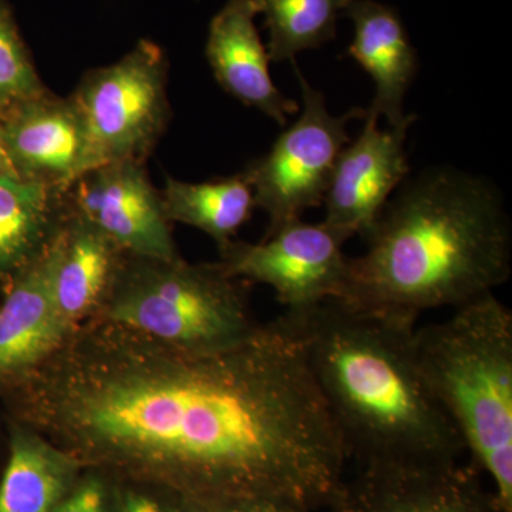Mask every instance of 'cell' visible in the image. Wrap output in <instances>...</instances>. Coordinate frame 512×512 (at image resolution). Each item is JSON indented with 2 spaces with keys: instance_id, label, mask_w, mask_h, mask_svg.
<instances>
[{
  "instance_id": "24",
  "label": "cell",
  "mask_w": 512,
  "mask_h": 512,
  "mask_svg": "<svg viewBox=\"0 0 512 512\" xmlns=\"http://www.w3.org/2000/svg\"><path fill=\"white\" fill-rule=\"evenodd\" d=\"M187 510V508H185ZM187 512H313L308 505L289 498L262 497L231 501L214 507L192 508Z\"/></svg>"
},
{
  "instance_id": "16",
  "label": "cell",
  "mask_w": 512,
  "mask_h": 512,
  "mask_svg": "<svg viewBox=\"0 0 512 512\" xmlns=\"http://www.w3.org/2000/svg\"><path fill=\"white\" fill-rule=\"evenodd\" d=\"M53 241V301L60 322L73 333L84 316L106 301L124 252L67 204Z\"/></svg>"
},
{
  "instance_id": "12",
  "label": "cell",
  "mask_w": 512,
  "mask_h": 512,
  "mask_svg": "<svg viewBox=\"0 0 512 512\" xmlns=\"http://www.w3.org/2000/svg\"><path fill=\"white\" fill-rule=\"evenodd\" d=\"M53 238L15 276L0 306V387L22 383L72 335L60 322L53 301Z\"/></svg>"
},
{
  "instance_id": "6",
  "label": "cell",
  "mask_w": 512,
  "mask_h": 512,
  "mask_svg": "<svg viewBox=\"0 0 512 512\" xmlns=\"http://www.w3.org/2000/svg\"><path fill=\"white\" fill-rule=\"evenodd\" d=\"M167 83V56L146 39L116 63L86 73L70 96L83 124V174L146 161L170 123Z\"/></svg>"
},
{
  "instance_id": "25",
  "label": "cell",
  "mask_w": 512,
  "mask_h": 512,
  "mask_svg": "<svg viewBox=\"0 0 512 512\" xmlns=\"http://www.w3.org/2000/svg\"><path fill=\"white\" fill-rule=\"evenodd\" d=\"M0 175H18L16 174L15 167H13L2 123H0Z\"/></svg>"
},
{
  "instance_id": "2",
  "label": "cell",
  "mask_w": 512,
  "mask_h": 512,
  "mask_svg": "<svg viewBox=\"0 0 512 512\" xmlns=\"http://www.w3.org/2000/svg\"><path fill=\"white\" fill-rule=\"evenodd\" d=\"M349 258L339 301L416 320L494 293L511 275V224L493 184L451 167L404 180Z\"/></svg>"
},
{
  "instance_id": "13",
  "label": "cell",
  "mask_w": 512,
  "mask_h": 512,
  "mask_svg": "<svg viewBox=\"0 0 512 512\" xmlns=\"http://www.w3.org/2000/svg\"><path fill=\"white\" fill-rule=\"evenodd\" d=\"M0 123L19 177L63 192L82 177L83 124L70 97L60 99L47 90Z\"/></svg>"
},
{
  "instance_id": "8",
  "label": "cell",
  "mask_w": 512,
  "mask_h": 512,
  "mask_svg": "<svg viewBox=\"0 0 512 512\" xmlns=\"http://www.w3.org/2000/svg\"><path fill=\"white\" fill-rule=\"evenodd\" d=\"M342 241L323 222L301 220L262 239L259 244L229 241L220 264L228 275L271 286L286 311L339 299L348 276Z\"/></svg>"
},
{
  "instance_id": "23",
  "label": "cell",
  "mask_w": 512,
  "mask_h": 512,
  "mask_svg": "<svg viewBox=\"0 0 512 512\" xmlns=\"http://www.w3.org/2000/svg\"><path fill=\"white\" fill-rule=\"evenodd\" d=\"M143 487V485H141ZM126 487L116 490L114 512H187L183 504L171 495L146 487Z\"/></svg>"
},
{
  "instance_id": "3",
  "label": "cell",
  "mask_w": 512,
  "mask_h": 512,
  "mask_svg": "<svg viewBox=\"0 0 512 512\" xmlns=\"http://www.w3.org/2000/svg\"><path fill=\"white\" fill-rule=\"evenodd\" d=\"M279 318L302 346L348 458L362 466L426 464L466 453L421 372L416 320L339 299Z\"/></svg>"
},
{
  "instance_id": "9",
  "label": "cell",
  "mask_w": 512,
  "mask_h": 512,
  "mask_svg": "<svg viewBox=\"0 0 512 512\" xmlns=\"http://www.w3.org/2000/svg\"><path fill=\"white\" fill-rule=\"evenodd\" d=\"M66 204L124 254L164 262L180 258L161 191L151 183L144 163L123 161L94 168L69 188Z\"/></svg>"
},
{
  "instance_id": "1",
  "label": "cell",
  "mask_w": 512,
  "mask_h": 512,
  "mask_svg": "<svg viewBox=\"0 0 512 512\" xmlns=\"http://www.w3.org/2000/svg\"><path fill=\"white\" fill-rule=\"evenodd\" d=\"M19 384L32 429L83 468L188 510L279 497L315 511L345 481V446L281 318L208 352L104 319Z\"/></svg>"
},
{
  "instance_id": "21",
  "label": "cell",
  "mask_w": 512,
  "mask_h": 512,
  "mask_svg": "<svg viewBox=\"0 0 512 512\" xmlns=\"http://www.w3.org/2000/svg\"><path fill=\"white\" fill-rule=\"evenodd\" d=\"M46 92L15 23L0 3V121Z\"/></svg>"
},
{
  "instance_id": "19",
  "label": "cell",
  "mask_w": 512,
  "mask_h": 512,
  "mask_svg": "<svg viewBox=\"0 0 512 512\" xmlns=\"http://www.w3.org/2000/svg\"><path fill=\"white\" fill-rule=\"evenodd\" d=\"M161 200L168 221L201 229L220 247L232 241L256 207L254 191L244 173L207 183L168 177Z\"/></svg>"
},
{
  "instance_id": "17",
  "label": "cell",
  "mask_w": 512,
  "mask_h": 512,
  "mask_svg": "<svg viewBox=\"0 0 512 512\" xmlns=\"http://www.w3.org/2000/svg\"><path fill=\"white\" fill-rule=\"evenodd\" d=\"M82 464L28 427H13L0 512H52L82 478Z\"/></svg>"
},
{
  "instance_id": "20",
  "label": "cell",
  "mask_w": 512,
  "mask_h": 512,
  "mask_svg": "<svg viewBox=\"0 0 512 512\" xmlns=\"http://www.w3.org/2000/svg\"><path fill=\"white\" fill-rule=\"evenodd\" d=\"M265 16L268 55L274 62L292 60L298 53L318 49L336 37L338 20L349 0H252Z\"/></svg>"
},
{
  "instance_id": "14",
  "label": "cell",
  "mask_w": 512,
  "mask_h": 512,
  "mask_svg": "<svg viewBox=\"0 0 512 512\" xmlns=\"http://www.w3.org/2000/svg\"><path fill=\"white\" fill-rule=\"evenodd\" d=\"M256 15L252 0H228L210 23L208 63L225 92L285 124L289 114L298 113L299 106L272 82L271 59L256 29Z\"/></svg>"
},
{
  "instance_id": "18",
  "label": "cell",
  "mask_w": 512,
  "mask_h": 512,
  "mask_svg": "<svg viewBox=\"0 0 512 512\" xmlns=\"http://www.w3.org/2000/svg\"><path fill=\"white\" fill-rule=\"evenodd\" d=\"M66 214V192L0 175V275H18L36 258Z\"/></svg>"
},
{
  "instance_id": "11",
  "label": "cell",
  "mask_w": 512,
  "mask_h": 512,
  "mask_svg": "<svg viewBox=\"0 0 512 512\" xmlns=\"http://www.w3.org/2000/svg\"><path fill=\"white\" fill-rule=\"evenodd\" d=\"M379 117L375 110H366L362 133L343 148L323 198V224L343 242L355 235L369 237L390 195L410 173L404 146L416 120L380 130Z\"/></svg>"
},
{
  "instance_id": "4",
  "label": "cell",
  "mask_w": 512,
  "mask_h": 512,
  "mask_svg": "<svg viewBox=\"0 0 512 512\" xmlns=\"http://www.w3.org/2000/svg\"><path fill=\"white\" fill-rule=\"evenodd\" d=\"M424 379L453 421L474 466L512 512V313L494 293L416 329Z\"/></svg>"
},
{
  "instance_id": "10",
  "label": "cell",
  "mask_w": 512,
  "mask_h": 512,
  "mask_svg": "<svg viewBox=\"0 0 512 512\" xmlns=\"http://www.w3.org/2000/svg\"><path fill=\"white\" fill-rule=\"evenodd\" d=\"M481 471L458 461L369 464L343 481L332 512H504Z\"/></svg>"
},
{
  "instance_id": "7",
  "label": "cell",
  "mask_w": 512,
  "mask_h": 512,
  "mask_svg": "<svg viewBox=\"0 0 512 512\" xmlns=\"http://www.w3.org/2000/svg\"><path fill=\"white\" fill-rule=\"evenodd\" d=\"M293 66L301 84V116L264 157L242 171L254 191L256 207L268 214L265 237L322 204L336 161L349 144L350 121L366 116L363 109L333 116L325 94L306 80L296 63Z\"/></svg>"
},
{
  "instance_id": "22",
  "label": "cell",
  "mask_w": 512,
  "mask_h": 512,
  "mask_svg": "<svg viewBox=\"0 0 512 512\" xmlns=\"http://www.w3.org/2000/svg\"><path fill=\"white\" fill-rule=\"evenodd\" d=\"M114 498L116 490L106 474L92 470L52 512H114Z\"/></svg>"
},
{
  "instance_id": "5",
  "label": "cell",
  "mask_w": 512,
  "mask_h": 512,
  "mask_svg": "<svg viewBox=\"0 0 512 512\" xmlns=\"http://www.w3.org/2000/svg\"><path fill=\"white\" fill-rule=\"evenodd\" d=\"M123 264L106 298L104 318L178 348H229L262 328L248 306L242 279L221 264L134 258Z\"/></svg>"
},
{
  "instance_id": "15",
  "label": "cell",
  "mask_w": 512,
  "mask_h": 512,
  "mask_svg": "<svg viewBox=\"0 0 512 512\" xmlns=\"http://www.w3.org/2000/svg\"><path fill=\"white\" fill-rule=\"evenodd\" d=\"M343 16L355 28L349 56L375 80L370 109L390 127L416 120L414 114H404L403 104L419 70V57L399 12L376 0H349Z\"/></svg>"
}]
</instances>
